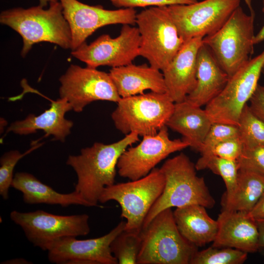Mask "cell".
<instances>
[{
  "label": "cell",
  "instance_id": "17",
  "mask_svg": "<svg viewBox=\"0 0 264 264\" xmlns=\"http://www.w3.org/2000/svg\"><path fill=\"white\" fill-rule=\"evenodd\" d=\"M202 39L198 37L185 42L162 71L166 92L175 103L185 101L195 88L197 55Z\"/></svg>",
  "mask_w": 264,
  "mask_h": 264
},
{
  "label": "cell",
  "instance_id": "37",
  "mask_svg": "<svg viewBox=\"0 0 264 264\" xmlns=\"http://www.w3.org/2000/svg\"><path fill=\"white\" fill-rule=\"evenodd\" d=\"M255 221L258 231L259 247H264V219Z\"/></svg>",
  "mask_w": 264,
  "mask_h": 264
},
{
  "label": "cell",
  "instance_id": "18",
  "mask_svg": "<svg viewBox=\"0 0 264 264\" xmlns=\"http://www.w3.org/2000/svg\"><path fill=\"white\" fill-rule=\"evenodd\" d=\"M217 220L218 229L213 246L233 248L247 253L260 249L256 221L247 213L223 209Z\"/></svg>",
  "mask_w": 264,
  "mask_h": 264
},
{
  "label": "cell",
  "instance_id": "2",
  "mask_svg": "<svg viewBox=\"0 0 264 264\" xmlns=\"http://www.w3.org/2000/svg\"><path fill=\"white\" fill-rule=\"evenodd\" d=\"M39 5L28 8H14L2 11L0 22L18 33L22 39L21 55L25 57L33 45L48 42L65 49H71L72 37L59 1L49 7Z\"/></svg>",
  "mask_w": 264,
  "mask_h": 264
},
{
  "label": "cell",
  "instance_id": "43",
  "mask_svg": "<svg viewBox=\"0 0 264 264\" xmlns=\"http://www.w3.org/2000/svg\"><path fill=\"white\" fill-rule=\"evenodd\" d=\"M262 11L264 13V0L263 1V9H262Z\"/></svg>",
  "mask_w": 264,
  "mask_h": 264
},
{
  "label": "cell",
  "instance_id": "13",
  "mask_svg": "<svg viewBox=\"0 0 264 264\" xmlns=\"http://www.w3.org/2000/svg\"><path fill=\"white\" fill-rule=\"evenodd\" d=\"M140 43L137 27L124 24L117 37L112 38L109 34H103L89 44L84 43L71 53L90 67H117L132 63L139 56Z\"/></svg>",
  "mask_w": 264,
  "mask_h": 264
},
{
  "label": "cell",
  "instance_id": "34",
  "mask_svg": "<svg viewBox=\"0 0 264 264\" xmlns=\"http://www.w3.org/2000/svg\"><path fill=\"white\" fill-rule=\"evenodd\" d=\"M115 7L120 8L161 7L176 4H189L197 0H109Z\"/></svg>",
  "mask_w": 264,
  "mask_h": 264
},
{
  "label": "cell",
  "instance_id": "15",
  "mask_svg": "<svg viewBox=\"0 0 264 264\" xmlns=\"http://www.w3.org/2000/svg\"><path fill=\"white\" fill-rule=\"evenodd\" d=\"M59 1L70 28L72 50L86 42L99 28L111 24H135L137 13L134 8L109 10L100 5H90L78 0Z\"/></svg>",
  "mask_w": 264,
  "mask_h": 264
},
{
  "label": "cell",
  "instance_id": "21",
  "mask_svg": "<svg viewBox=\"0 0 264 264\" xmlns=\"http://www.w3.org/2000/svg\"><path fill=\"white\" fill-rule=\"evenodd\" d=\"M109 73L121 98L143 94L147 90L166 92L162 72L146 64L113 67Z\"/></svg>",
  "mask_w": 264,
  "mask_h": 264
},
{
  "label": "cell",
  "instance_id": "19",
  "mask_svg": "<svg viewBox=\"0 0 264 264\" xmlns=\"http://www.w3.org/2000/svg\"><path fill=\"white\" fill-rule=\"evenodd\" d=\"M71 110L72 107L66 99L52 100L47 110L38 115L29 114L25 119L12 123L6 133L27 135L42 130L45 132L44 137L52 135L55 139L63 142L73 126L72 121L65 118L66 113Z\"/></svg>",
  "mask_w": 264,
  "mask_h": 264
},
{
  "label": "cell",
  "instance_id": "23",
  "mask_svg": "<svg viewBox=\"0 0 264 264\" xmlns=\"http://www.w3.org/2000/svg\"><path fill=\"white\" fill-rule=\"evenodd\" d=\"M204 206L193 204L176 208L173 212L181 235L197 247L213 242L217 234V220L211 218Z\"/></svg>",
  "mask_w": 264,
  "mask_h": 264
},
{
  "label": "cell",
  "instance_id": "32",
  "mask_svg": "<svg viewBox=\"0 0 264 264\" xmlns=\"http://www.w3.org/2000/svg\"><path fill=\"white\" fill-rule=\"evenodd\" d=\"M237 161L239 170H253L264 174V144L243 148Z\"/></svg>",
  "mask_w": 264,
  "mask_h": 264
},
{
  "label": "cell",
  "instance_id": "16",
  "mask_svg": "<svg viewBox=\"0 0 264 264\" xmlns=\"http://www.w3.org/2000/svg\"><path fill=\"white\" fill-rule=\"evenodd\" d=\"M126 221H120L107 234L96 238L77 240L66 237L49 246L48 259L57 264H118L110 245L114 239L125 229Z\"/></svg>",
  "mask_w": 264,
  "mask_h": 264
},
{
  "label": "cell",
  "instance_id": "7",
  "mask_svg": "<svg viewBox=\"0 0 264 264\" xmlns=\"http://www.w3.org/2000/svg\"><path fill=\"white\" fill-rule=\"evenodd\" d=\"M165 183L160 169L154 168L140 178L105 187L99 202H118L121 208V217L126 220L125 230L140 232L150 210L162 194Z\"/></svg>",
  "mask_w": 264,
  "mask_h": 264
},
{
  "label": "cell",
  "instance_id": "40",
  "mask_svg": "<svg viewBox=\"0 0 264 264\" xmlns=\"http://www.w3.org/2000/svg\"><path fill=\"white\" fill-rule=\"evenodd\" d=\"M39 5L43 7H46L48 4L59 1V0H39Z\"/></svg>",
  "mask_w": 264,
  "mask_h": 264
},
{
  "label": "cell",
  "instance_id": "9",
  "mask_svg": "<svg viewBox=\"0 0 264 264\" xmlns=\"http://www.w3.org/2000/svg\"><path fill=\"white\" fill-rule=\"evenodd\" d=\"M264 66V50L229 78L221 92L206 105L212 123L237 126L242 111L259 85Z\"/></svg>",
  "mask_w": 264,
  "mask_h": 264
},
{
  "label": "cell",
  "instance_id": "33",
  "mask_svg": "<svg viewBox=\"0 0 264 264\" xmlns=\"http://www.w3.org/2000/svg\"><path fill=\"white\" fill-rule=\"evenodd\" d=\"M243 145L239 136L234 137L223 140L214 146L205 154L214 155L221 158L237 160L241 155Z\"/></svg>",
  "mask_w": 264,
  "mask_h": 264
},
{
  "label": "cell",
  "instance_id": "36",
  "mask_svg": "<svg viewBox=\"0 0 264 264\" xmlns=\"http://www.w3.org/2000/svg\"><path fill=\"white\" fill-rule=\"evenodd\" d=\"M248 215L256 220L264 219V192Z\"/></svg>",
  "mask_w": 264,
  "mask_h": 264
},
{
  "label": "cell",
  "instance_id": "42",
  "mask_svg": "<svg viewBox=\"0 0 264 264\" xmlns=\"http://www.w3.org/2000/svg\"><path fill=\"white\" fill-rule=\"evenodd\" d=\"M262 73H263L264 74V67L263 68ZM263 88H264V86H263Z\"/></svg>",
  "mask_w": 264,
  "mask_h": 264
},
{
  "label": "cell",
  "instance_id": "5",
  "mask_svg": "<svg viewBox=\"0 0 264 264\" xmlns=\"http://www.w3.org/2000/svg\"><path fill=\"white\" fill-rule=\"evenodd\" d=\"M254 19V12L247 15L240 6L218 31L203 38V43L229 77L246 64L253 53Z\"/></svg>",
  "mask_w": 264,
  "mask_h": 264
},
{
  "label": "cell",
  "instance_id": "25",
  "mask_svg": "<svg viewBox=\"0 0 264 264\" xmlns=\"http://www.w3.org/2000/svg\"><path fill=\"white\" fill-rule=\"evenodd\" d=\"M264 192V174L250 170H239L232 192L224 196L223 209L248 213Z\"/></svg>",
  "mask_w": 264,
  "mask_h": 264
},
{
  "label": "cell",
  "instance_id": "28",
  "mask_svg": "<svg viewBox=\"0 0 264 264\" xmlns=\"http://www.w3.org/2000/svg\"><path fill=\"white\" fill-rule=\"evenodd\" d=\"M237 126L244 148L264 144V122L252 112L247 104L242 111Z\"/></svg>",
  "mask_w": 264,
  "mask_h": 264
},
{
  "label": "cell",
  "instance_id": "26",
  "mask_svg": "<svg viewBox=\"0 0 264 264\" xmlns=\"http://www.w3.org/2000/svg\"><path fill=\"white\" fill-rule=\"evenodd\" d=\"M197 170L208 169L221 177L226 187L225 196L229 195L236 186L239 173L237 160L214 155H201L195 164Z\"/></svg>",
  "mask_w": 264,
  "mask_h": 264
},
{
  "label": "cell",
  "instance_id": "27",
  "mask_svg": "<svg viewBox=\"0 0 264 264\" xmlns=\"http://www.w3.org/2000/svg\"><path fill=\"white\" fill-rule=\"evenodd\" d=\"M140 232L124 229L112 241L110 250L119 264H137L141 244Z\"/></svg>",
  "mask_w": 264,
  "mask_h": 264
},
{
  "label": "cell",
  "instance_id": "24",
  "mask_svg": "<svg viewBox=\"0 0 264 264\" xmlns=\"http://www.w3.org/2000/svg\"><path fill=\"white\" fill-rule=\"evenodd\" d=\"M11 187L22 193L23 200L26 204L59 205L63 207L71 205L90 207L75 190L67 194L59 193L26 172L16 173Z\"/></svg>",
  "mask_w": 264,
  "mask_h": 264
},
{
  "label": "cell",
  "instance_id": "12",
  "mask_svg": "<svg viewBox=\"0 0 264 264\" xmlns=\"http://www.w3.org/2000/svg\"><path fill=\"white\" fill-rule=\"evenodd\" d=\"M59 82L60 98L66 99L76 112L94 101L117 103L121 98L109 73L97 68L72 64Z\"/></svg>",
  "mask_w": 264,
  "mask_h": 264
},
{
  "label": "cell",
  "instance_id": "8",
  "mask_svg": "<svg viewBox=\"0 0 264 264\" xmlns=\"http://www.w3.org/2000/svg\"><path fill=\"white\" fill-rule=\"evenodd\" d=\"M140 36L139 56L161 71L184 44L167 6L150 7L137 13Z\"/></svg>",
  "mask_w": 264,
  "mask_h": 264
},
{
  "label": "cell",
  "instance_id": "1",
  "mask_svg": "<svg viewBox=\"0 0 264 264\" xmlns=\"http://www.w3.org/2000/svg\"><path fill=\"white\" fill-rule=\"evenodd\" d=\"M139 136L131 132L114 143L95 142L83 148L79 154L68 156L66 163L77 176L75 191L90 207L97 206L104 189L115 183L119 157L129 146L139 140Z\"/></svg>",
  "mask_w": 264,
  "mask_h": 264
},
{
  "label": "cell",
  "instance_id": "14",
  "mask_svg": "<svg viewBox=\"0 0 264 264\" xmlns=\"http://www.w3.org/2000/svg\"><path fill=\"white\" fill-rule=\"evenodd\" d=\"M190 145L185 140L171 139L167 126L154 134L143 136L140 143L128 148L119 158V175L131 180L147 175L170 154L181 151Z\"/></svg>",
  "mask_w": 264,
  "mask_h": 264
},
{
  "label": "cell",
  "instance_id": "4",
  "mask_svg": "<svg viewBox=\"0 0 264 264\" xmlns=\"http://www.w3.org/2000/svg\"><path fill=\"white\" fill-rule=\"evenodd\" d=\"M140 235L137 264H190L198 251L179 232L172 208L157 214Z\"/></svg>",
  "mask_w": 264,
  "mask_h": 264
},
{
  "label": "cell",
  "instance_id": "20",
  "mask_svg": "<svg viewBox=\"0 0 264 264\" xmlns=\"http://www.w3.org/2000/svg\"><path fill=\"white\" fill-rule=\"evenodd\" d=\"M229 78L202 42L197 55L196 85L185 100L198 107L206 106L221 92Z\"/></svg>",
  "mask_w": 264,
  "mask_h": 264
},
{
  "label": "cell",
  "instance_id": "29",
  "mask_svg": "<svg viewBox=\"0 0 264 264\" xmlns=\"http://www.w3.org/2000/svg\"><path fill=\"white\" fill-rule=\"evenodd\" d=\"M247 253L230 247H209L198 251L190 264H242L247 259Z\"/></svg>",
  "mask_w": 264,
  "mask_h": 264
},
{
  "label": "cell",
  "instance_id": "41",
  "mask_svg": "<svg viewBox=\"0 0 264 264\" xmlns=\"http://www.w3.org/2000/svg\"><path fill=\"white\" fill-rule=\"evenodd\" d=\"M245 3L248 6V8H249L250 10V12H254L252 9V6H251V0H244Z\"/></svg>",
  "mask_w": 264,
  "mask_h": 264
},
{
  "label": "cell",
  "instance_id": "6",
  "mask_svg": "<svg viewBox=\"0 0 264 264\" xmlns=\"http://www.w3.org/2000/svg\"><path fill=\"white\" fill-rule=\"evenodd\" d=\"M111 117L117 130L125 135H154L166 124L175 103L166 92L151 91L121 98Z\"/></svg>",
  "mask_w": 264,
  "mask_h": 264
},
{
  "label": "cell",
  "instance_id": "22",
  "mask_svg": "<svg viewBox=\"0 0 264 264\" xmlns=\"http://www.w3.org/2000/svg\"><path fill=\"white\" fill-rule=\"evenodd\" d=\"M212 123L205 109L185 100L175 103L166 126L181 134L190 147L198 151Z\"/></svg>",
  "mask_w": 264,
  "mask_h": 264
},
{
  "label": "cell",
  "instance_id": "31",
  "mask_svg": "<svg viewBox=\"0 0 264 264\" xmlns=\"http://www.w3.org/2000/svg\"><path fill=\"white\" fill-rule=\"evenodd\" d=\"M236 136H239L237 126L221 123H213L198 152L201 155L207 154L217 144Z\"/></svg>",
  "mask_w": 264,
  "mask_h": 264
},
{
  "label": "cell",
  "instance_id": "38",
  "mask_svg": "<svg viewBox=\"0 0 264 264\" xmlns=\"http://www.w3.org/2000/svg\"><path fill=\"white\" fill-rule=\"evenodd\" d=\"M2 264H32L23 258H15L1 263Z\"/></svg>",
  "mask_w": 264,
  "mask_h": 264
},
{
  "label": "cell",
  "instance_id": "10",
  "mask_svg": "<svg viewBox=\"0 0 264 264\" xmlns=\"http://www.w3.org/2000/svg\"><path fill=\"white\" fill-rule=\"evenodd\" d=\"M10 217L22 228L27 240L44 251H47L50 244L60 238L86 236L90 232L89 216L86 214L63 216L41 210H14Z\"/></svg>",
  "mask_w": 264,
  "mask_h": 264
},
{
  "label": "cell",
  "instance_id": "30",
  "mask_svg": "<svg viewBox=\"0 0 264 264\" xmlns=\"http://www.w3.org/2000/svg\"><path fill=\"white\" fill-rule=\"evenodd\" d=\"M41 144L34 145L24 153L17 150L5 153L0 159V195L2 198H8V192L14 178V169L18 162L26 155L36 150Z\"/></svg>",
  "mask_w": 264,
  "mask_h": 264
},
{
  "label": "cell",
  "instance_id": "39",
  "mask_svg": "<svg viewBox=\"0 0 264 264\" xmlns=\"http://www.w3.org/2000/svg\"><path fill=\"white\" fill-rule=\"evenodd\" d=\"M264 40V25L259 31V32L255 35L254 38V44H257Z\"/></svg>",
  "mask_w": 264,
  "mask_h": 264
},
{
  "label": "cell",
  "instance_id": "35",
  "mask_svg": "<svg viewBox=\"0 0 264 264\" xmlns=\"http://www.w3.org/2000/svg\"><path fill=\"white\" fill-rule=\"evenodd\" d=\"M249 106L252 112L264 122V88L258 85L256 89L249 100Z\"/></svg>",
  "mask_w": 264,
  "mask_h": 264
},
{
  "label": "cell",
  "instance_id": "3",
  "mask_svg": "<svg viewBox=\"0 0 264 264\" xmlns=\"http://www.w3.org/2000/svg\"><path fill=\"white\" fill-rule=\"evenodd\" d=\"M165 180L163 192L155 202L143 224L146 227L162 211L199 204L212 208L216 204L204 178L197 176V169L189 158L180 153L167 159L160 168Z\"/></svg>",
  "mask_w": 264,
  "mask_h": 264
},
{
  "label": "cell",
  "instance_id": "11",
  "mask_svg": "<svg viewBox=\"0 0 264 264\" xmlns=\"http://www.w3.org/2000/svg\"><path fill=\"white\" fill-rule=\"evenodd\" d=\"M240 2L241 0H204L167 6V9L185 43L218 31L240 6Z\"/></svg>",
  "mask_w": 264,
  "mask_h": 264
}]
</instances>
